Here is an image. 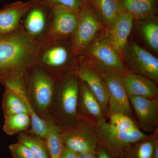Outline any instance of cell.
<instances>
[{
    "label": "cell",
    "mask_w": 158,
    "mask_h": 158,
    "mask_svg": "<svg viewBox=\"0 0 158 158\" xmlns=\"http://www.w3.org/2000/svg\"><path fill=\"white\" fill-rule=\"evenodd\" d=\"M123 81L129 97H158L156 83L140 75L127 71L122 74Z\"/></svg>",
    "instance_id": "cell-19"
},
{
    "label": "cell",
    "mask_w": 158,
    "mask_h": 158,
    "mask_svg": "<svg viewBox=\"0 0 158 158\" xmlns=\"http://www.w3.org/2000/svg\"><path fill=\"white\" fill-rule=\"evenodd\" d=\"M81 81L73 72L57 77L50 114L62 129L73 126L79 117L77 106Z\"/></svg>",
    "instance_id": "cell-2"
},
{
    "label": "cell",
    "mask_w": 158,
    "mask_h": 158,
    "mask_svg": "<svg viewBox=\"0 0 158 158\" xmlns=\"http://www.w3.org/2000/svg\"><path fill=\"white\" fill-rule=\"evenodd\" d=\"M77 153L64 145L60 158H77Z\"/></svg>",
    "instance_id": "cell-31"
},
{
    "label": "cell",
    "mask_w": 158,
    "mask_h": 158,
    "mask_svg": "<svg viewBox=\"0 0 158 158\" xmlns=\"http://www.w3.org/2000/svg\"><path fill=\"white\" fill-rule=\"evenodd\" d=\"M119 158H125V157L123 155L120 156Z\"/></svg>",
    "instance_id": "cell-36"
},
{
    "label": "cell",
    "mask_w": 158,
    "mask_h": 158,
    "mask_svg": "<svg viewBox=\"0 0 158 158\" xmlns=\"http://www.w3.org/2000/svg\"><path fill=\"white\" fill-rule=\"evenodd\" d=\"M148 138L136 142L126 150L125 158H152L154 149L158 142V129Z\"/></svg>",
    "instance_id": "cell-23"
},
{
    "label": "cell",
    "mask_w": 158,
    "mask_h": 158,
    "mask_svg": "<svg viewBox=\"0 0 158 158\" xmlns=\"http://www.w3.org/2000/svg\"><path fill=\"white\" fill-rule=\"evenodd\" d=\"M109 123L114 128L122 131H134L139 129L131 117L123 113H114L109 116Z\"/></svg>",
    "instance_id": "cell-28"
},
{
    "label": "cell",
    "mask_w": 158,
    "mask_h": 158,
    "mask_svg": "<svg viewBox=\"0 0 158 158\" xmlns=\"http://www.w3.org/2000/svg\"><path fill=\"white\" fill-rule=\"evenodd\" d=\"M67 40H46L40 44L34 61L38 65L58 77L73 65L72 58L76 56L72 51L71 42ZM68 73V72H67Z\"/></svg>",
    "instance_id": "cell-4"
},
{
    "label": "cell",
    "mask_w": 158,
    "mask_h": 158,
    "mask_svg": "<svg viewBox=\"0 0 158 158\" xmlns=\"http://www.w3.org/2000/svg\"><path fill=\"white\" fill-rule=\"evenodd\" d=\"M129 99L137 115L140 130L144 133L154 132L158 129V97H132Z\"/></svg>",
    "instance_id": "cell-15"
},
{
    "label": "cell",
    "mask_w": 158,
    "mask_h": 158,
    "mask_svg": "<svg viewBox=\"0 0 158 158\" xmlns=\"http://www.w3.org/2000/svg\"><path fill=\"white\" fill-rule=\"evenodd\" d=\"M104 26L96 12L89 4H85L78 13L76 30L70 39L72 51L78 56L96 39Z\"/></svg>",
    "instance_id": "cell-6"
},
{
    "label": "cell",
    "mask_w": 158,
    "mask_h": 158,
    "mask_svg": "<svg viewBox=\"0 0 158 158\" xmlns=\"http://www.w3.org/2000/svg\"><path fill=\"white\" fill-rule=\"evenodd\" d=\"M77 158H97L95 152H89L78 154Z\"/></svg>",
    "instance_id": "cell-33"
},
{
    "label": "cell",
    "mask_w": 158,
    "mask_h": 158,
    "mask_svg": "<svg viewBox=\"0 0 158 158\" xmlns=\"http://www.w3.org/2000/svg\"><path fill=\"white\" fill-rule=\"evenodd\" d=\"M3 131L9 135L26 132L31 127V118L28 113L4 116Z\"/></svg>",
    "instance_id": "cell-24"
},
{
    "label": "cell",
    "mask_w": 158,
    "mask_h": 158,
    "mask_svg": "<svg viewBox=\"0 0 158 158\" xmlns=\"http://www.w3.org/2000/svg\"><path fill=\"white\" fill-rule=\"evenodd\" d=\"M24 76L31 106L42 118L50 110L57 77L34 64L26 70Z\"/></svg>",
    "instance_id": "cell-3"
},
{
    "label": "cell",
    "mask_w": 158,
    "mask_h": 158,
    "mask_svg": "<svg viewBox=\"0 0 158 158\" xmlns=\"http://www.w3.org/2000/svg\"><path fill=\"white\" fill-rule=\"evenodd\" d=\"M82 1H83L85 4H87V3H88V1H89V0H82Z\"/></svg>",
    "instance_id": "cell-35"
},
{
    "label": "cell",
    "mask_w": 158,
    "mask_h": 158,
    "mask_svg": "<svg viewBox=\"0 0 158 158\" xmlns=\"http://www.w3.org/2000/svg\"><path fill=\"white\" fill-rule=\"evenodd\" d=\"M24 74L14 75L7 78L1 82L12 93L18 96L24 103L27 108L29 114L31 118V127L27 132L38 136L45 140L47 132V127L45 122L34 112L31 106L25 82Z\"/></svg>",
    "instance_id": "cell-12"
},
{
    "label": "cell",
    "mask_w": 158,
    "mask_h": 158,
    "mask_svg": "<svg viewBox=\"0 0 158 158\" xmlns=\"http://www.w3.org/2000/svg\"><path fill=\"white\" fill-rule=\"evenodd\" d=\"M51 9L60 8L78 14L85 3L82 0H41Z\"/></svg>",
    "instance_id": "cell-29"
},
{
    "label": "cell",
    "mask_w": 158,
    "mask_h": 158,
    "mask_svg": "<svg viewBox=\"0 0 158 158\" xmlns=\"http://www.w3.org/2000/svg\"><path fill=\"white\" fill-rule=\"evenodd\" d=\"M39 45L21 27L0 35V83L11 76L24 74L34 65Z\"/></svg>",
    "instance_id": "cell-1"
},
{
    "label": "cell",
    "mask_w": 158,
    "mask_h": 158,
    "mask_svg": "<svg viewBox=\"0 0 158 158\" xmlns=\"http://www.w3.org/2000/svg\"><path fill=\"white\" fill-rule=\"evenodd\" d=\"M37 1H18L7 4L0 9V35L11 33L19 28L23 17Z\"/></svg>",
    "instance_id": "cell-17"
},
{
    "label": "cell",
    "mask_w": 158,
    "mask_h": 158,
    "mask_svg": "<svg viewBox=\"0 0 158 158\" xmlns=\"http://www.w3.org/2000/svg\"><path fill=\"white\" fill-rule=\"evenodd\" d=\"M104 81L109 94L108 116L123 113L131 117L132 107L122 78V73L96 65L95 69Z\"/></svg>",
    "instance_id": "cell-8"
},
{
    "label": "cell",
    "mask_w": 158,
    "mask_h": 158,
    "mask_svg": "<svg viewBox=\"0 0 158 158\" xmlns=\"http://www.w3.org/2000/svg\"><path fill=\"white\" fill-rule=\"evenodd\" d=\"M77 114L79 118L86 119L93 124H101L106 121L107 117L88 85L81 81Z\"/></svg>",
    "instance_id": "cell-16"
},
{
    "label": "cell",
    "mask_w": 158,
    "mask_h": 158,
    "mask_svg": "<svg viewBox=\"0 0 158 158\" xmlns=\"http://www.w3.org/2000/svg\"><path fill=\"white\" fill-rule=\"evenodd\" d=\"M9 149L13 158H37L28 148L18 141L11 144Z\"/></svg>",
    "instance_id": "cell-30"
},
{
    "label": "cell",
    "mask_w": 158,
    "mask_h": 158,
    "mask_svg": "<svg viewBox=\"0 0 158 158\" xmlns=\"http://www.w3.org/2000/svg\"><path fill=\"white\" fill-rule=\"evenodd\" d=\"M2 108L4 116L22 113L29 114L27 108L23 101L6 88L3 94Z\"/></svg>",
    "instance_id": "cell-26"
},
{
    "label": "cell",
    "mask_w": 158,
    "mask_h": 158,
    "mask_svg": "<svg viewBox=\"0 0 158 158\" xmlns=\"http://www.w3.org/2000/svg\"><path fill=\"white\" fill-rule=\"evenodd\" d=\"M83 55L94 59L97 63V65L122 74L128 71L120 55L113 48L107 37L96 38L79 56Z\"/></svg>",
    "instance_id": "cell-11"
},
{
    "label": "cell",
    "mask_w": 158,
    "mask_h": 158,
    "mask_svg": "<svg viewBox=\"0 0 158 158\" xmlns=\"http://www.w3.org/2000/svg\"><path fill=\"white\" fill-rule=\"evenodd\" d=\"M143 22L141 31L144 39L151 48L158 51V24L156 18L141 21Z\"/></svg>",
    "instance_id": "cell-27"
},
{
    "label": "cell",
    "mask_w": 158,
    "mask_h": 158,
    "mask_svg": "<svg viewBox=\"0 0 158 158\" xmlns=\"http://www.w3.org/2000/svg\"><path fill=\"white\" fill-rule=\"evenodd\" d=\"M64 146L78 154L96 152L99 144L94 124L79 118L73 126L62 129Z\"/></svg>",
    "instance_id": "cell-7"
},
{
    "label": "cell",
    "mask_w": 158,
    "mask_h": 158,
    "mask_svg": "<svg viewBox=\"0 0 158 158\" xmlns=\"http://www.w3.org/2000/svg\"><path fill=\"white\" fill-rule=\"evenodd\" d=\"M94 125L99 145L114 158L123 156L128 148L149 136L140 129L130 132L122 131L114 128L106 121Z\"/></svg>",
    "instance_id": "cell-5"
},
{
    "label": "cell",
    "mask_w": 158,
    "mask_h": 158,
    "mask_svg": "<svg viewBox=\"0 0 158 158\" xmlns=\"http://www.w3.org/2000/svg\"><path fill=\"white\" fill-rule=\"evenodd\" d=\"M123 54L131 72L158 83L157 58L134 42L127 44Z\"/></svg>",
    "instance_id": "cell-10"
},
{
    "label": "cell",
    "mask_w": 158,
    "mask_h": 158,
    "mask_svg": "<svg viewBox=\"0 0 158 158\" xmlns=\"http://www.w3.org/2000/svg\"><path fill=\"white\" fill-rule=\"evenodd\" d=\"M134 21L131 15L123 9L113 25L108 30V40L120 56L123 54L128 44Z\"/></svg>",
    "instance_id": "cell-18"
},
{
    "label": "cell",
    "mask_w": 158,
    "mask_h": 158,
    "mask_svg": "<svg viewBox=\"0 0 158 158\" xmlns=\"http://www.w3.org/2000/svg\"><path fill=\"white\" fill-rule=\"evenodd\" d=\"M78 23L77 13L60 8L51 9L49 27L45 40H70L76 30Z\"/></svg>",
    "instance_id": "cell-13"
},
{
    "label": "cell",
    "mask_w": 158,
    "mask_h": 158,
    "mask_svg": "<svg viewBox=\"0 0 158 158\" xmlns=\"http://www.w3.org/2000/svg\"><path fill=\"white\" fill-rule=\"evenodd\" d=\"M73 72L81 81L85 82L98 101L106 116H108L109 94L104 81L96 69L80 62Z\"/></svg>",
    "instance_id": "cell-14"
},
{
    "label": "cell",
    "mask_w": 158,
    "mask_h": 158,
    "mask_svg": "<svg viewBox=\"0 0 158 158\" xmlns=\"http://www.w3.org/2000/svg\"><path fill=\"white\" fill-rule=\"evenodd\" d=\"M34 1H40V0H34Z\"/></svg>",
    "instance_id": "cell-37"
},
{
    "label": "cell",
    "mask_w": 158,
    "mask_h": 158,
    "mask_svg": "<svg viewBox=\"0 0 158 158\" xmlns=\"http://www.w3.org/2000/svg\"><path fill=\"white\" fill-rule=\"evenodd\" d=\"M122 9L134 20L141 21L156 18L157 0H118Z\"/></svg>",
    "instance_id": "cell-20"
},
{
    "label": "cell",
    "mask_w": 158,
    "mask_h": 158,
    "mask_svg": "<svg viewBox=\"0 0 158 158\" xmlns=\"http://www.w3.org/2000/svg\"><path fill=\"white\" fill-rule=\"evenodd\" d=\"M18 142L28 148L37 158H50L46 142L44 139L28 132H22L18 135Z\"/></svg>",
    "instance_id": "cell-25"
},
{
    "label": "cell",
    "mask_w": 158,
    "mask_h": 158,
    "mask_svg": "<svg viewBox=\"0 0 158 158\" xmlns=\"http://www.w3.org/2000/svg\"><path fill=\"white\" fill-rule=\"evenodd\" d=\"M95 153L97 158H114L104 148L100 145H98Z\"/></svg>",
    "instance_id": "cell-32"
},
{
    "label": "cell",
    "mask_w": 158,
    "mask_h": 158,
    "mask_svg": "<svg viewBox=\"0 0 158 158\" xmlns=\"http://www.w3.org/2000/svg\"><path fill=\"white\" fill-rule=\"evenodd\" d=\"M51 9L41 0L37 1L23 17L21 26L23 31L37 43L47 37Z\"/></svg>",
    "instance_id": "cell-9"
},
{
    "label": "cell",
    "mask_w": 158,
    "mask_h": 158,
    "mask_svg": "<svg viewBox=\"0 0 158 158\" xmlns=\"http://www.w3.org/2000/svg\"><path fill=\"white\" fill-rule=\"evenodd\" d=\"M88 3L108 30L113 25L123 10L118 0H89Z\"/></svg>",
    "instance_id": "cell-22"
},
{
    "label": "cell",
    "mask_w": 158,
    "mask_h": 158,
    "mask_svg": "<svg viewBox=\"0 0 158 158\" xmlns=\"http://www.w3.org/2000/svg\"><path fill=\"white\" fill-rule=\"evenodd\" d=\"M47 127L45 141L50 158H60L64 144L62 138V127L49 113L43 116Z\"/></svg>",
    "instance_id": "cell-21"
},
{
    "label": "cell",
    "mask_w": 158,
    "mask_h": 158,
    "mask_svg": "<svg viewBox=\"0 0 158 158\" xmlns=\"http://www.w3.org/2000/svg\"><path fill=\"white\" fill-rule=\"evenodd\" d=\"M152 158H158V142L156 144L154 149Z\"/></svg>",
    "instance_id": "cell-34"
}]
</instances>
